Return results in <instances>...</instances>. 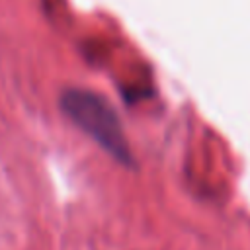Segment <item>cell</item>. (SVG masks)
<instances>
[{
    "label": "cell",
    "instance_id": "6da1fadb",
    "mask_svg": "<svg viewBox=\"0 0 250 250\" xmlns=\"http://www.w3.org/2000/svg\"><path fill=\"white\" fill-rule=\"evenodd\" d=\"M61 107L90 139L121 164H133L125 131L109 102L84 88H68L61 98Z\"/></svg>",
    "mask_w": 250,
    "mask_h": 250
}]
</instances>
